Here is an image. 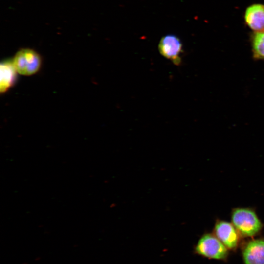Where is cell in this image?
Wrapping results in <instances>:
<instances>
[{
    "label": "cell",
    "mask_w": 264,
    "mask_h": 264,
    "mask_svg": "<svg viewBox=\"0 0 264 264\" xmlns=\"http://www.w3.org/2000/svg\"><path fill=\"white\" fill-rule=\"evenodd\" d=\"M233 224L242 235L253 236L261 230L262 224L256 213L247 208H237L232 215Z\"/></svg>",
    "instance_id": "cell-1"
},
{
    "label": "cell",
    "mask_w": 264,
    "mask_h": 264,
    "mask_svg": "<svg viewBox=\"0 0 264 264\" xmlns=\"http://www.w3.org/2000/svg\"><path fill=\"white\" fill-rule=\"evenodd\" d=\"M12 62L17 72L24 76H30L36 73L42 64L40 55L30 48L19 50L14 56Z\"/></svg>",
    "instance_id": "cell-2"
},
{
    "label": "cell",
    "mask_w": 264,
    "mask_h": 264,
    "mask_svg": "<svg viewBox=\"0 0 264 264\" xmlns=\"http://www.w3.org/2000/svg\"><path fill=\"white\" fill-rule=\"evenodd\" d=\"M195 253L210 259L223 260L228 256L227 248L217 237L206 234L197 242L194 249Z\"/></svg>",
    "instance_id": "cell-3"
},
{
    "label": "cell",
    "mask_w": 264,
    "mask_h": 264,
    "mask_svg": "<svg viewBox=\"0 0 264 264\" xmlns=\"http://www.w3.org/2000/svg\"><path fill=\"white\" fill-rule=\"evenodd\" d=\"M158 48L162 56L171 60L175 65H179L181 63L183 44L176 35L168 34L163 36L159 41Z\"/></svg>",
    "instance_id": "cell-4"
},
{
    "label": "cell",
    "mask_w": 264,
    "mask_h": 264,
    "mask_svg": "<svg viewBox=\"0 0 264 264\" xmlns=\"http://www.w3.org/2000/svg\"><path fill=\"white\" fill-rule=\"evenodd\" d=\"M233 224L225 221H219L215 227L217 238L229 249H235L239 242V235Z\"/></svg>",
    "instance_id": "cell-5"
},
{
    "label": "cell",
    "mask_w": 264,
    "mask_h": 264,
    "mask_svg": "<svg viewBox=\"0 0 264 264\" xmlns=\"http://www.w3.org/2000/svg\"><path fill=\"white\" fill-rule=\"evenodd\" d=\"M246 26L252 31L264 29V4L254 3L248 6L244 13Z\"/></svg>",
    "instance_id": "cell-6"
},
{
    "label": "cell",
    "mask_w": 264,
    "mask_h": 264,
    "mask_svg": "<svg viewBox=\"0 0 264 264\" xmlns=\"http://www.w3.org/2000/svg\"><path fill=\"white\" fill-rule=\"evenodd\" d=\"M245 264H264V239L250 241L243 251Z\"/></svg>",
    "instance_id": "cell-7"
},
{
    "label": "cell",
    "mask_w": 264,
    "mask_h": 264,
    "mask_svg": "<svg viewBox=\"0 0 264 264\" xmlns=\"http://www.w3.org/2000/svg\"><path fill=\"white\" fill-rule=\"evenodd\" d=\"M0 68V90L1 93H4L13 86L18 72L13 65L12 60H6L1 62Z\"/></svg>",
    "instance_id": "cell-8"
},
{
    "label": "cell",
    "mask_w": 264,
    "mask_h": 264,
    "mask_svg": "<svg viewBox=\"0 0 264 264\" xmlns=\"http://www.w3.org/2000/svg\"><path fill=\"white\" fill-rule=\"evenodd\" d=\"M249 39L254 59L264 61V29L252 31Z\"/></svg>",
    "instance_id": "cell-9"
}]
</instances>
